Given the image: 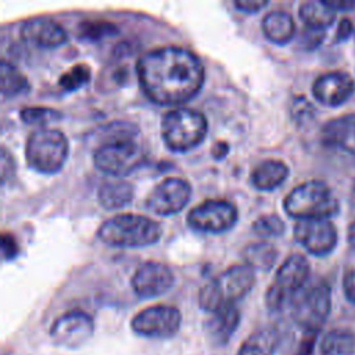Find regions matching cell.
Listing matches in <instances>:
<instances>
[{
  "label": "cell",
  "instance_id": "obj_25",
  "mask_svg": "<svg viewBox=\"0 0 355 355\" xmlns=\"http://www.w3.org/2000/svg\"><path fill=\"white\" fill-rule=\"evenodd\" d=\"M300 18L305 22L308 28H315V29H322L330 26L334 19H336V10H333L326 0L324 1H316V0H309L304 1L300 6L298 10Z\"/></svg>",
  "mask_w": 355,
  "mask_h": 355
},
{
  "label": "cell",
  "instance_id": "obj_4",
  "mask_svg": "<svg viewBox=\"0 0 355 355\" xmlns=\"http://www.w3.org/2000/svg\"><path fill=\"white\" fill-rule=\"evenodd\" d=\"M286 212L298 220L327 219L338 212L340 204L330 187L320 180H308L294 187L284 198Z\"/></svg>",
  "mask_w": 355,
  "mask_h": 355
},
{
  "label": "cell",
  "instance_id": "obj_33",
  "mask_svg": "<svg viewBox=\"0 0 355 355\" xmlns=\"http://www.w3.org/2000/svg\"><path fill=\"white\" fill-rule=\"evenodd\" d=\"M323 37H324V31L306 26V29L302 31V35H301V39L298 40V43L302 49L312 50L322 43Z\"/></svg>",
  "mask_w": 355,
  "mask_h": 355
},
{
  "label": "cell",
  "instance_id": "obj_32",
  "mask_svg": "<svg viewBox=\"0 0 355 355\" xmlns=\"http://www.w3.org/2000/svg\"><path fill=\"white\" fill-rule=\"evenodd\" d=\"M313 107L305 97H295L291 105V116L297 123H305L313 116Z\"/></svg>",
  "mask_w": 355,
  "mask_h": 355
},
{
  "label": "cell",
  "instance_id": "obj_1",
  "mask_svg": "<svg viewBox=\"0 0 355 355\" xmlns=\"http://www.w3.org/2000/svg\"><path fill=\"white\" fill-rule=\"evenodd\" d=\"M136 75L153 103L173 105L193 98L201 90L205 71L190 50L165 46L143 54L136 62Z\"/></svg>",
  "mask_w": 355,
  "mask_h": 355
},
{
  "label": "cell",
  "instance_id": "obj_5",
  "mask_svg": "<svg viewBox=\"0 0 355 355\" xmlns=\"http://www.w3.org/2000/svg\"><path fill=\"white\" fill-rule=\"evenodd\" d=\"M208 122L202 112L179 107L162 115L161 136L165 146L176 153H183L198 146L207 136Z\"/></svg>",
  "mask_w": 355,
  "mask_h": 355
},
{
  "label": "cell",
  "instance_id": "obj_12",
  "mask_svg": "<svg viewBox=\"0 0 355 355\" xmlns=\"http://www.w3.org/2000/svg\"><path fill=\"white\" fill-rule=\"evenodd\" d=\"M93 333V318L80 309H72L60 315L50 327L53 343L67 349L80 348L92 338Z\"/></svg>",
  "mask_w": 355,
  "mask_h": 355
},
{
  "label": "cell",
  "instance_id": "obj_36",
  "mask_svg": "<svg viewBox=\"0 0 355 355\" xmlns=\"http://www.w3.org/2000/svg\"><path fill=\"white\" fill-rule=\"evenodd\" d=\"M268 4L265 0H236L234 7L245 12H257Z\"/></svg>",
  "mask_w": 355,
  "mask_h": 355
},
{
  "label": "cell",
  "instance_id": "obj_40",
  "mask_svg": "<svg viewBox=\"0 0 355 355\" xmlns=\"http://www.w3.org/2000/svg\"><path fill=\"white\" fill-rule=\"evenodd\" d=\"M229 151V146L226 141H216L212 147V154L215 158H222L227 154Z\"/></svg>",
  "mask_w": 355,
  "mask_h": 355
},
{
  "label": "cell",
  "instance_id": "obj_11",
  "mask_svg": "<svg viewBox=\"0 0 355 355\" xmlns=\"http://www.w3.org/2000/svg\"><path fill=\"white\" fill-rule=\"evenodd\" d=\"M239 212L234 204L226 200H205L190 209L187 225L204 233H223L237 222Z\"/></svg>",
  "mask_w": 355,
  "mask_h": 355
},
{
  "label": "cell",
  "instance_id": "obj_9",
  "mask_svg": "<svg viewBox=\"0 0 355 355\" xmlns=\"http://www.w3.org/2000/svg\"><path fill=\"white\" fill-rule=\"evenodd\" d=\"M146 159L144 150L136 143V137H123L104 141L97 146L93 162L103 173L122 178L137 169Z\"/></svg>",
  "mask_w": 355,
  "mask_h": 355
},
{
  "label": "cell",
  "instance_id": "obj_19",
  "mask_svg": "<svg viewBox=\"0 0 355 355\" xmlns=\"http://www.w3.org/2000/svg\"><path fill=\"white\" fill-rule=\"evenodd\" d=\"M320 140L326 147L355 157V115H343L330 119L322 128Z\"/></svg>",
  "mask_w": 355,
  "mask_h": 355
},
{
  "label": "cell",
  "instance_id": "obj_21",
  "mask_svg": "<svg viewBox=\"0 0 355 355\" xmlns=\"http://www.w3.org/2000/svg\"><path fill=\"white\" fill-rule=\"evenodd\" d=\"M280 344L276 327L265 326L252 331L240 345L236 355H275Z\"/></svg>",
  "mask_w": 355,
  "mask_h": 355
},
{
  "label": "cell",
  "instance_id": "obj_38",
  "mask_svg": "<svg viewBox=\"0 0 355 355\" xmlns=\"http://www.w3.org/2000/svg\"><path fill=\"white\" fill-rule=\"evenodd\" d=\"M352 29H354V26H352L351 19L343 18L338 24V28H337V35H336L337 40H347L351 36Z\"/></svg>",
  "mask_w": 355,
  "mask_h": 355
},
{
  "label": "cell",
  "instance_id": "obj_15",
  "mask_svg": "<svg viewBox=\"0 0 355 355\" xmlns=\"http://www.w3.org/2000/svg\"><path fill=\"white\" fill-rule=\"evenodd\" d=\"M175 283L172 269L164 262L146 261L132 275L130 286L141 298H153L166 293Z\"/></svg>",
  "mask_w": 355,
  "mask_h": 355
},
{
  "label": "cell",
  "instance_id": "obj_10",
  "mask_svg": "<svg viewBox=\"0 0 355 355\" xmlns=\"http://www.w3.org/2000/svg\"><path fill=\"white\" fill-rule=\"evenodd\" d=\"M182 324V313L173 305H151L139 311L130 320L135 334L147 338H171Z\"/></svg>",
  "mask_w": 355,
  "mask_h": 355
},
{
  "label": "cell",
  "instance_id": "obj_7",
  "mask_svg": "<svg viewBox=\"0 0 355 355\" xmlns=\"http://www.w3.org/2000/svg\"><path fill=\"white\" fill-rule=\"evenodd\" d=\"M291 318L304 333H319L329 318L331 291L326 282L305 284L291 300Z\"/></svg>",
  "mask_w": 355,
  "mask_h": 355
},
{
  "label": "cell",
  "instance_id": "obj_14",
  "mask_svg": "<svg viewBox=\"0 0 355 355\" xmlns=\"http://www.w3.org/2000/svg\"><path fill=\"white\" fill-rule=\"evenodd\" d=\"M294 237L308 252L318 257L327 255L337 244V230L329 219L298 220Z\"/></svg>",
  "mask_w": 355,
  "mask_h": 355
},
{
  "label": "cell",
  "instance_id": "obj_39",
  "mask_svg": "<svg viewBox=\"0 0 355 355\" xmlns=\"http://www.w3.org/2000/svg\"><path fill=\"white\" fill-rule=\"evenodd\" d=\"M326 3L336 11H348L355 8L354 0H326Z\"/></svg>",
  "mask_w": 355,
  "mask_h": 355
},
{
  "label": "cell",
  "instance_id": "obj_22",
  "mask_svg": "<svg viewBox=\"0 0 355 355\" xmlns=\"http://www.w3.org/2000/svg\"><path fill=\"white\" fill-rule=\"evenodd\" d=\"M262 31L270 42L284 44L293 39L295 24L288 12L273 10L262 18Z\"/></svg>",
  "mask_w": 355,
  "mask_h": 355
},
{
  "label": "cell",
  "instance_id": "obj_30",
  "mask_svg": "<svg viewBox=\"0 0 355 355\" xmlns=\"http://www.w3.org/2000/svg\"><path fill=\"white\" fill-rule=\"evenodd\" d=\"M252 230L261 237H277L284 233V222L276 214H265L252 222Z\"/></svg>",
  "mask_w": 355,
  "mask_h": 355
},
{
  "label": "cell",
  "instance_id": "obj_43",
  "mask_svg": "<svg viewBox=\"0 0 355 355\" xmlns=\"http://www.w3.org/2000/svg\"><path fill=\"white\" fill-rule=\"evenodd\" d=\"M293 355H294V354H293Z\"/></svg>",
  "mask_w": 355,
  "mask_h": 355
},
{
  "label": "cell",
  "instance_id": "obj_8",
  "mask_svg": "<svg viewBox=\"0 0 355 355\" xmlns=\"http://www.w3.org/2000/svg\"><path fill=\"white\" fill-rule=\"evenodd\" d=\"M311 273L308 259L301 254H293L279 266L275 279L265 293V305L269 311H280L306 284Z\"/></svg>",
  "mask_w": 355,
  "mask_h": 355
},
{
  "label": "cell",
  "instance_id": "obj_6",
  "mask_svg": "<svg viewBox=\"0 0 355 355\" xmlns=\"http://www.w3.org/2000/svg\"><path fill=\"white\" fill-rule=\"evenodd\" d=\"M68 140L58 129L39 128L33 130L25 143V159L28 165L40 173H55L68 158Z\"/></svg>",
  "mask_w": 355,
  "mask_h": 355
},
{
  "label": "cell",
  "instance_id": "obj_41",
  "mask_svg": "<svg viewBox=\"0 0 355 355\" xmlns=\"http://www.w3.org/2000/svg\"><path fill=\"white\" fill-rule=\"evenodd\" d=\"M348 244H349L351 250L355 252V220L348 227Z\"/></svg>",
  "mask_w": 355,
  "mask_h": 355
},
{
  "label": "cell",
  "instance_id": "obj_13",
  "mask_svg": "<svg viewBox=\"0 0 355 355\" xmlns=\"http://www.w3.org/2000/svg\"><path fill=\"white\" fill-rule=\"evenodd\" d=\"M191 196L190 183L182 178H166L153 187L146 197V207L161 216L182 211Z\"/></svg>",
  "mask_w": 355,
  "mask_h": 355
},
{
  "label": "cell",
  "instance_id": "obj_26",
  "mask_svg": "<svg viewBox=\"0 0 355 355\" xmlns=\"http://www.w3.org/2000/svg\"><path fill=\"white\" fill-rule=\"evenodd\" d=\"M277 257L276 248L266 241L250 243L243 250V258L247 265H250L254 270H269Z\"/></svg>",
  "mask_w": 355,
  "mask_h": 355
},
{
  "label": "cell",
  "instance_id": "obj_24",
  "mask_svg": "<svg viewBox=\"0 0 355 355\" xmlns=\"http://www.w3.org/2000/svg\"><path fill=\"white\" fill-rule=\"evenodd\" d=\"M319 351L320 355H355V331L345 327L327 331Z\"/></svg>",
  "mask_w": 355,
  "mask_h": 355
},
{
  "label": "cell",
  "instance_id": "obj_27",
  "mask_svg": "<svg viewBox=\"0 0 355 355\" xmlns=\"http://www.w3.org/2000/svg\"><path fill=\"white\" fill-rule=\"evenodd\" d=\"M1 94L3 97H14L29 90V82L25 75L11 62L1 61Z\"/></svg>",
  "mask_w": 355,
  "mask_h": 355
},
{
  "label": "cell",
  "instance_id": "obj_28",
  "mask_svg": "<svg viewBox=\"0 0 355 355\" xmlns=\"http://www.w3.org/2000/svg\"><path fill=\"white\" fill-rule=\"evenodd\" d=\"M89 79L90 68L86 64H75L60 76L58 85L67 92H73L85 86L89 82Z\"/></svg>",
  "mask_w": 355,
  "mask_h": 355
},
{
  "label": "cell",
  "instance_id": "obj_23",
  "mask_svg": "<svg viewBox=\"0 0 355 355\" xmlns=\"http://www.w3.org/2000/svg\"><path fill=\"white\" fill-rule=\"evenodd\" d=\"M133 198V186L122 179L104 182L97 190V200L107 209H118L130 202Z\"/></svg>",
  "mask_w": 355,
  "mask_h": 355
},
{
  "label": "cell",
  "instance_id": "obj_17",
  "mask_svg": "<svg viewBox=\"0 0 355 355\" xmlns=\"http://www.w3.org/2000/svg\"><path fill=\"white\" fill-rule=\"evenodd\" d=\"M21 37L36 47L54 49L67 40L65 29L54 19L46 17H36L26 19L21 25Z\"/></svg>",
  "mask_w": 355,
  "mask_h": 355
},
{
  "label": "cell",
  "instance_id": "obj_3",
  "mask_svg": "<svg viewBox=\"0 0 355 355\" xmlns=\"http://www.w3.org/2000/svg\"><path fill=\"white\" fill-rule=\"evenodd\" d=\"M255 284V270L244 263L229 266L218 277L204 284L198 293V305L211 313L223 306L234 305L244 298Z\"/></svg>",
  "mask_w": 355,
  "mask_h": 355
},
{
  "label": "cell",
  "instance_id": "obj_35",
  "mask_svg": "<svg viewBox=\"0 0 355 355\" xmlns=\"http://www.w3.org/2000/svg\"><path fill=\"white\" fill-rule=\"evenodd\" d=\"M343 290L347 300L355 305V269L345 273L343 279Z\"/></svg>",
  "mask_w": 355,
  "mask_h": 355
},
{
  "label": "cell",
  "instance_id": "obj_34",
  "mask_svg": "<svg viewBox=\"0 0 355 355\" xmlns=\"http://www.w3.org/2000/svg\"><path fill=\"white\" fill-rule=\"evenodd\" d=\"M318 333H304L294 355H313Z\"/></svg>",
  "mask_w": 355,
  "mask_h": 355
},
{
  "label": "cell",
  "instance_id": "obj_31",
  "mask_svg": "<svg viewBox=\"0 0 355 355\" xmlns=\"http://www.w3.org/2000/svg\"><path fill=\"white\" fill-rule=\"evenodd\" d=\"M19 116L25 123L46 125L61 118V114L57 110H53L49 107L35 105V107H24L19 111Z\"/></svg>",
  "mask_w": 355,
  "mask_h": 355
},
{
  "label": "cell",
  "instance_id": "obj_18",
  "mask_svg": "<svg viewBox=\"0 0 355 355\" xmlns=\"http://www.w3.org/2000/svg\"><path fill=\"white\" fill-rule=\"evenodd\" d=\"M240 311L236 305L223 306L208 313L204 322V331L212 347L226 345L240 324Z\"/></svg>",
  "mask_w": 355,
  "mask_h": 355
},
{
  "label": "cell",
  "instance_id": "obj_42",
  "mask_svg": "<svg viewBox=\"0 0 355 355\" xmlns=\"http://www.w3.org/2000/svg\"><path fill=\"white\" fill-rule=\"evenodd\" d=\"M351 198H352V201H354V204H355V180H354V184H352V191H351Z\"/></svg>",
  "mask_w": 355,
  "mask_h": 355
},
{
  "label": "cell",
  "instance_id": "obj_20",
  "mask_svg": "<svg viewBox=\"0 0 355 355\" xmlns=\"http://www.w3.org/2000/svg\"><path fill=\"white\" fill-rule=\"evenodd\" d=\"M288 176V166L282 159L268 158L255 165L250 179L255 189L269 191L280 186Z\"/></svg>",
  "mask_w": 355,
  "mask_h": 355
},
{
  "label": "cell",
  "instance_id": "obj_29",
  "mask_svg": "<svg viewBox=\"0 0 355 355\" xmlns=\"http://www.w3.org/2000/svg\"><path fill=\"white\" fill-rule=\"evenodd\" d=\"M116 32L118 28L108 21H83L79 25V36L93 42L112 36Z\"/></svg>",
  "mask_w": 355,
  "mask_h": 355
},
{
  "label": "cell",
  "instance_id": "obj_2",
  "mask_svg": "<svg viewBox=\"0 0 355 355\" xmlns=\"http://www.w3.org/2000/svg\"><path fill=\"white\" fill-rule=\"evenodd\" d=\"M162 227L154 219L139 214H116L97 229V237L112 247L135 248L157 243Z\"/></svg>",
  "mask_w": 355,
  "mask_h": 355
},
{
  "label": "cell",
  "instance_id": "obj_37",
  "mask_svg": "<svg viewBox=\"0 0 355 355\" xmlns=\"http://www.w3.org/2000/svg\"><path fill=\"white\" fill-rule=\"evenodd\" d=\"M1 251L4 258H12L15 257V254L18 252V245L17 241L14 240V237L8 233H3L1 236Z\"/></svg>",
  "mask_w": 355,
  "mask_h": 355
},
{
  "label": "cell",
  "instance_id": "obj_16",
  "mask_svg": "<svg viewBox=\"0 0 355 355\" xmlns=\"http://www.w3.org/2000/svg\"><path fill=\"white\" fill-rule=\"evenodd\" d=\"M355 92L354 79L341 71H331L318 76L312 85L313 97L330 107L345 103Z\"/></svg>",
  "mask_w": 355,
  "mask_h": 355
}]
</instances>
